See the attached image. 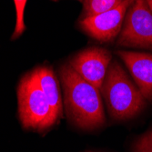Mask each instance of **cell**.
I'll return each mask as SVG.
<instances>
[{
  "mask_svg": "<svg viewBox=\"0 0 152 152\" xmlns=\"http://www.w3.org/2000/svg\"><path fill=\"white\" fill-rule=\"evenodd\" d=\"M117 45L152 50V12L146 0H134L129 7Z\"/></svg>",
  "mask_w": 152,
  "mask_h": 152,
  "instance_id": "cell-4",
  "label": "cell"
},
{
  "mask_svg": "<svg viewBox=\"0 0 152 152\" xmlns=\"http://www.w3.org/2000/svg\"><path fill=\"white\" fill-rule=\"evenodd\" d=\"M134 0H125L117 7L79 22L80 28L99 42L107 43L118 37L126 13Z\"/></svg>",
  "mask_w": 152,
  "mask_h": 152,
  "instance_id": "cell-5",
  "label": "cell"
},
{
  "mask_svg": "<svg viewBox=\"0 0 152 152\" xmlns=\"http://www.w3.org/2000/svg\"><path fill=\"white\" fill-rule=\"evenodd\" d=\"M32 72L35 75L39 88L46 96L54 112L59 118L62 114V100L57 77L51 68L47 66L37 67Z\"/></svg>",
  "mask_w": 152,
  "mask_h": 152,
  "instance_id": "cell-8",
  "label": "cell"
},
{
  "mask_svg": "<svg viewBox=\"0 0 152 152\" xmlns=\"http://www.w3.org/2000/svg\"><path fill=\"white\" fill-rule=\"evenodd\" d=\"M146 2L148 6L149 9H150V11L152 12V0H146Z\"/></svg>",
  "mask_w": 152,
  "mask_h": 152,
  "instance_id": "cell-12",
  "label": "cell"
},
{
  "mask_svg": "<svg viewBox=\"0 0 152 152\" xmlns=\"http://www.w3.org/2000/svg\"><path fill=\"white\" fill-rule=\"evenodd\" d=\"M125 63L137 87L147 100H152V54L123 51L117 52Z\"/></svg>",
  "mask_w": 152,
  "mask_h": 152,
  "instance_id": "cell-7",
  "label": "cell"
},
{
  "mask_svg": "<svg viewBox=\"0 0 152 152\" xmlns=\"http://www.w3.org/2000/svg\"><path fill=\"white\" fill-rule=\"evenodd\" d=\"M55 1H57V0H55ZM82 1H83V0H82Z\"/></svg>",
  "mask_w": 152,
  "mask_h": 152,
  "instance_id": "cell-13",
  "label": "cell"
},
{
  "mask_svg": "<svg viewBox=\"0 0 152 152\" xmlns=\"http://www.w3.org/2000/svg\"><path fill=\"white\" fill-rule=\"evenodd\" d=\"M18 113L25 129L43 131L58 120L33 72L25 76L18 88Z\"/></svg>",
  "mask_w": 152,
  "mask_h": 152,
  "instance_id": "cell-3",
  "label": "cell"
},
{
  "mask_svg": "<svg viewBox=\"0 0 152 152\" xmlns=\"http://www.w3.org/2000/svg\"><path fill=\"white\" fill-rule=\"evenodd\" d=\"M14 2H15V7H16L17 19H16V26L12 36V39H16L23 34L26 28L24 23V12H25L26 0H14Z\"/></svg>",
  "mask_w": 152,
  "mask_h": 152,
  "instance_id": "cell-10",
  "label": "cell"
},
{
  "mask_svg": "<svg viewBox=\"0 0 152 152\" xmlns=\"http://www.w3.org/2000/svg\"><path fill=\"white\" fill-rule=\"evenodd\" d=\"M111 59L107 49L92 47L77 53L68 64L81 77L100 90Z\"/></svg>",
  "mask_w": 152,
  "mask_h": 152,
  "instance_id": "cell-6",
  "label": "cell"
},
{
  "mask_svg": "<svg viewBox=\"0 0 152 152\" xmlns=\"http://www.w3.org/2000/svg\"><path fill=\"white\" fill-rule=\"evenodd\" d=\"M125 0H83L81 18H87L109 11L119 6Z\"/></svg>",
  "mask_w": 152,
  "mask_h": 152,
  "instance_id": "cell-9",
  "label": "cell"
},
{
  "mask_svg": "<svg viewBox=\"0 0 152 152\" xmlns=\"http://www.w3.org/2000/svg\"><path fill=\"white\" fill-rule=\"evenodd\" d=\"M100 92L115 120L132 118L147 106V99L117 60L110 63Z\"/></svg>",
  "mask_w": 152,
  "mask_h": 152,
  "instance_id": "cell-2",
  "label": "cell"
},
{
  "mask_svg": "<svg viewBox=\"0 0 152 152\" xmlns=\"http://www.w3.org/2000/svg\"><path fill=\"white\" fill-rule=\"evenodd\" d=\"M59 77L68 118L83 129L103 126L106 117L100 90L81 77L68 63L59 68Z\"/></svg>",
  "mask_w": 152,
  "mask_h": 152,
  "instance_id": "cell-1",
  "label": "cell"
},
{
  "mask_svg": "<svg viewBox=\"0 0 152 152\" xmlns=\"http://www.w3.org/2000/svg\"><path fill=\"white\" fill-rule=\"evenodd\" d=\"M132 152H152V129L137 139L132 147Z\"/></svg>",
  "mask_w": 152,
  "mask_h": 152,
  "instance_id": "cell-11",
  "label": "cell"
}]
</instances>
